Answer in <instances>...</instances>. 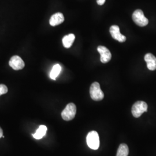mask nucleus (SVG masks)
<instances>
[{"instance_id": "nucleus-6", "label": "nucleus", "mask_w": 156, "mask_h": 156, "mask_svg": "<svg viewBox=\"0 0 156 156\" xmlns=\"http://www.w3.org/2000/svg\"><path fill=\"white\" fill-rule=\"evenodd\" d=\"M97 50L100 54V60L102 63H107L111 60V53L107 48L103 46H99L97 48Z\"/></svg>"}, {"instance_id": "nucleus-9", "label": "nucleus", "mask_w": 156, "mask_h": 156, "mask_svg": "<svg viewBox=\"0 0 156 156\" xmlns=\"http://www.w3.org/2000/svg\"><path fill=\"white\" fill-rule=\"evenodd\" d=\"M145 60L147 68L151 71L156 69V57L151 53H147L145 56Z\"/></svg>"}, {"instance_id": "nucleus-17", "label": "nucleus", "mask_w": 156, "mask_h": 156, "mask_svg": "<svg viewBox=\"0 0 156 156\" xmlns=\"http://www.w3.org/2000/svg\"><path fill=\"white\" fill-rule=\"evenodd\" d=\"M2 136H3V131H2V128L0 127V138L1 137H2Z\"/></svg>"}, {"instance_id": "nucleus-16", "label": "nucleus", "mask_w": 156, "mask_h": 156, "mask_svg": "<svg viewBox=\"0 0 156 156\" xmlns=\"http://www.w3.org/2000/svg\"><path fill=\"white\" fill-rule=\"evenodd\" d=\"M106 0H97V2L99 5H102L105 4Z\"/></svg>"}, {"instance_id": "nucleus-8", "label": "nucleus", "mask_w": 156, "mask_h": 156, "mask_svg": "<svg viewBox=\"0 0 156 156\" xmlns=\"http://www.w3.org/2000/svg\"><path fill=\"white\" fill-rule=\"evenodd\" d=\"M9 66L15 70H20L24 67V62L18 56H13L9 62Z\"/></svg>"}, {"instance_id": "nucleus-4", "label": "nucleus", "mask_w": 156, "mask_h": 156, "mask_svg": "<svg viewBox=\"0 0 156 156\" xmlns=\"http://www.w3.org/2000/svg\"><path fill=\"white\" fill-rule=\"evenodd\" d=\"M147 111V104L142 101L136 102L132 107V114L135 118L140 117L144 112Z\"/></svg>"}, {"instance_id": "nucleus-13", "label": "nucleus", "mask_w": 156, "mask_h": 156, "mask_svg": "<svg viewBox=\"0 0 156 156\" xmlns=\"http://www.w3.org/2000/svg\"><path fill=\"white\" fill-rule=\"evenodd\" d=\"M62 71V67L60 64H57L55 65L50 73V78L53 80H56L57 77L58 76Z\"/></svg>"}, {"instance_id": "nucleus-14", "label": "nucleus", "mask_w": 156, "mask_h": 156, "mask_svg": "<svg viewBox=\"0 0 156 156\" xmlns=\"http://www.w3.org/2000/svg\"><path fill=\"white\" fill-rule=\"evenodd\" d=\"M129 149L127 145L125 144H120L117 149L116 156H128Z\"/></svg>"}, {"instance_id": "nucleus-12", "label": "nucleus", "mask_w": 156, "mask_h": 156, "mask_svg": "<svg viewBox=\"0 0 156 156\" xmlns=\"http://www.w3.org/2000/svg\"><path fill=\"white\" fill-rule=\"evenodd\" d=\"M47 131V127L46 126H44V125H41L39 127V128H38V129L36 131L35 133L33 135L34 138L36 140H40L42 139L46 133Z\"/></svg>"}, {"instance_id": "nucleus-11", "label": "nucleus", "mask_w": 156, "mask_h": 156, "mask_svg": "<svg viewBox=\"0 0 156 156\" xmlns=\"http://www.w3.org/2000/svg\"><path fill=\"white\" fill-rule=\"evenodd\" d=\"M75 39V36L73 34H70L66 35L62 38V44L66 48H69L74 42Z\"/></svg>"}, {"instance_id": "nucleus-1", "label": "nucleus", "mask_w": 156, "mask_h": 156, "mask_svg": "<svg viewBox=\"0 0 156 156\" xmlns=\"http://www.w3.org/2000/svg\"><path fill=\"white\" fill-rule=\"evenodd\" d=\"M90 94L92 100L99 101L103 100L104 94L100 88V85L98 82H94L91 84L90 88Z\"/></svg>"}, {"instance_id": "nucleus-10", "label": "nucleus", "mask_w": 156, "mask_h": 156, "mask_svg": "<svg viewBox=\"0 0 156 156\" xmlns=\"http://www.w3.org/2000/svg\"><path fill=\"white\" fill-rule=\"evenodd\" d=\"M64 21V16L62 13L58 12L50 17L49 23L51 26H56L62 24Z\"/></svg>"}, {"instance_id": "nucleus-2", "label": "nucleus", "mask_w": 156, "mask_h": 156, "mask_svg": "<svg viewBox=\"0 0 156 156\" xmlns=\"http://www.w3.org/2000/svg\"><path fill=\"white\" fill-rule=\"evenodd\" d=\"M87 144L90 148L93 150H97L100 146V138L97 132L92 131L87 135Z\"/></svg>"}, {"instance_id": "nucleus-7", "label": "nucleus", "mask_w": 156, "mask_h": 156, "mask_svg": "<svg viewBox=\"0 0 156 156\" xmlns=\"http://www.w3.org/2000/svg\"><path fill=\"white\" fill-rule=\"evenodd\" d=\"M112 37L120 42H124L126 41V37L120 33V28L118 26H112L109 29Z\"/></svg>"}, {"instance_id": "nucleus-5", "label": "nucleus", "mask_w": 156, "mask_h": 156, "mask_svg": "<svg viewBox=\"0 0 156 156\" xmlns=\"http://www.w3.org/2000/svg\"><path fill=\"white\" fill-rule=\"evenodd\" d=\"M133 20L134 22L138 26L144 27L148 24L149 20L145 16L144 12L140 9L135 11L133 14Z\"/></svg>"}, {"instance_id": "nucleus-15", "label": "nucleus", "mask_w": 156, "mask_h": 156, "mask_svg": "<svg viewBox=\"0 0 156 156\" xmlns=\"http://www.w3.org/2000/svg\"><path fill=\"white\" fill-rule=\"evenodd\" d=\"M8 92V88L4 84H0V95L6 94Z\"/></svg>"}, {"instance_id": "nucleus-3", "label": "nucleus", "mask_w": 156, "mask_h": 156, "mask_svg": "<svg viewBox=\"0 0 156 156\" xmlns=\"http://www.w3.org/2000/svg\"><path fill=\"white\" fill-rule=\"evenodd\" d=\"M76 113V107L73 103H69L62 112V117L66 121L73 119Z\"/></svg>"}]
</instances>
